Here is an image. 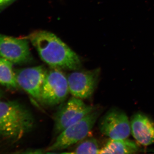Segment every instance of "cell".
I'll list each match as a JSON object with an SVG mask.
<instances>
[{
	"mask_svg": "<svg viewBox=\"0 0 154 154\" xmlns=\"http://www.w3.org/2000/svg\"><path fill=\"white\" fill-rule=\"evenodd\" d=\"M97 108L85 104L82 99L72 97L58 111L54 118V131L60 134Z\"/></svg>",
	"mask_w": 154,
	"mask_h": 154,
	"instance_id": "5",
	"label": "cell"
},
{
	"mask_svg": "<svg viewBox=\"0 0 154 154\" xmlns=\"http://www.w3.org/2000/svg\"><path fill=\"white\" fill-rule=\"evenodd\" d=\"M138 150L137 145L127 138L110 139L104 147L100 149L99 154H133Z\"/></svg>",
	"mask_w": 154,
	"mask_h": 154,
	"instance_id": "11",
	"label": "cell"
},
{
	"mask_svg": "<svg viewBox=\"0 0 154 154\" xmlns=\"http://www.w3.org/2000/svg\"><path fill=\"white\" fill-rule=\"evenodd\" d=\"M0 57L17 64L31 62L33 57L29 49L28 39L0 33Z\"/></svg>",
	"mask_w": 154,
	"mask_h": 154,
	"instance_id": "8",
	"label": "cell"
},
{
	"mask_svg": "<svg viewBox=\"0 0 154 154\" xmlns=\"http://www.w3.org/2000/svg\"><path fill=\"white\" fill-rule=\"evenodd\" d=\"M3 96H4L3 92L1 90V89H0V100H1V99H2Z\"/></svg>",
	"mask_w": 154,
	"mask_h": 154,
	"instance_id": "15",
	"label": "cell"
},
{
	"mask_svg": "<svg viewBox=\"0 0 154 154\" xmlns=\"http://www.w3.org/2000/svg\"><path fill=\"white\" fill-rule=\"evenodd\" d=\"M13 65L11 62L0 57V85L10 90L19 87Z\"/></svg>",
	"mask_w": 154,
	"mask_h": 154,
	"instance_id": "12",
	"label": "cell"
},
{
	"mask_svg": "<svg viewBox=\"0 0 154 154\" xmlns=\"http://www.w3.org/2000/svg\"><path fill=\"white\" fill-rule=\"evenodd\" d=\"M100 74V69L71 73L67 77L69 92L82 99L91 98L99 82Z\"/></svg>",
	"mask_w": 154,
	"mask_h": 154,
	"instance_id": "7",
	"label": "cell"
},
{
	"mask_svg": "<svg viewBox=\"0 0 154 154\" xmlns=\"http://www.w3.org/2000/svg\"><path fill=\"white\" fill-rule=\"evenodd\" d=\"M130 125L131 134L138 143L144 146L154 143V122L147 116L135 113L131 119Z\"/></svg>",
	"mask_w": 154,
	"mask_h": 154,
	"instance_id": "10",
	"label": "cell"
},
{
	"mask_svg": "<svg viewBox=\"0 0 154 154\" xmlns=\"http://www.w3.org/2000/svg\"><path fill=\"white\" fill-rule=\"evenodd\" d=\"M47 71L42 66L19 69L15 72L19 86L40 101L42 88Z\"/></svg>",
	"mask_w": 154,
	"mask_h": 154,
	"instance_id": "9",
	"label": "cell"
},
{
	"mask_svg": "<svg viewBox=\"0 0 154 154\" xmlns=\"http://www.w3.org/2000/svg\"><path fill=\"white\" fill-rule=\"evenodd\" d=\"M99 128L102 134L110 139L127 138L131 133L130 121L124 111L112 108L100 119Z\"/></svg>",
	"mask_w": 154,
	"mask_h": 154,
	"instance_id": "6",
	"label": "cell"
},
{
	"mask_svg": "<svg viewBox=\"0 0 154 154\" xmlns=\"http://www.w3.org/2000/svg\"><path fill=\"white\" fill-rule=\"evenodd\" d=\"M102 113V109L97 108L61 132L54 143L45 151L55 152L65 149L85 138L93 129Z\"/></svg>",
	"mask_w": 154,
	"mask_h": 154,
	"instance_id": "3",
	"label": "cell"
},
{
	"mask_svg": "<svg viewBox=\"0 0 154 154\" xmlns=\"http://www.w3.org/2000/svg\"><path fill=\"white\" fill-rule=\"evenodd\" d=\"M26 38L31 42L41 59L51 67L76 71L82 67L79 56L53 33L37 30Z\"/></svg>",
	"mask_w": 154,
	"mask_h": 154,
	"instance_id": "1",
	"label": "cell"
},
{
	"mask_svg": "<svg viewBox=\"0 0 154 154\" xmlns=\"http://www.w3.org/2000/svg\"><path fill=\"white\" fill-rule=\"evenodd\" d=\"M52 68L46 72L40 98V102L50 106L63 102L69 92L66 77L59 69Z\"/></svg>",
	"mask_w": 154,
	"mask_h": 154,
	"instance_id": "4",
	"label": "cell"
},
{
	"mask_svg": "<svg viewBox=\"0 0 154 154\" xmlns=\"http://www.w3.org/2000/svg\"><path fill=\"white\" fill-rule=\"evenodd\" d=\"M34 126L33 116L24 105L16 101L0 100V137L17 141Z\"/></svg>",
	"mask_w": 154,
	"mask_h": 154,
	"instance_id": "2",
	"label": "cell"
},
{
	"mask_svg": "<svg viewBox=\"0 0 154 154\" xmlns=\"http://www.w3.org/2000/svg\"><path fill=\"white\" fill-rule=\"evenodd\" d=\"M15 1V0H0V9L7 7Z\"/></svg>",
	"mask_w": 154,
	"mask_h": 154,
	"instance_id": "14",
	"label": "cell"
},
{
	"mask_svg": "<svg viewBox=\"0 0 154 154\" xmlns=\"http://www.w3.org/2000/svg\"><path fill=\"white\" fill-rule=\"evenodd\" d=\"M98 142L96 139L91 137L84 139L77 145L72 154H99Z\"/></svg>",
	"mask_w": 154,
	"mask_h": 154,
	"instance_id": "13",
	"label": "cell"
}]
</instances>
